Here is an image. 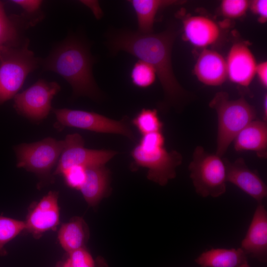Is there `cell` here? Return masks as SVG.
<instances>
[{"mask_svg":"<svg viewBox=\"0 0 267 267\" xmlns=\"http://www.w3.org/2000/svg\"><path fill=\"white\" fill-rule=\"evenodd\" d=\"M86 178L80 188L89 206L96 205L105 195L109 184V171L105 165L85 167Z\"/></svg>","mask_w":267,"mask_h":267,"instance_id":"cell-19","label":"cell"},{"mask_svg":"<svg viewBox=\"0 0 267 267\" xmlns=\"http://www.w3.org/2000/svg\"><path fill=\"white\" fill-rule=\"evenodd\" d=\"M250 1L247 0H223L220 5L222 13L228 18L241 17L249 8Z\"/></svg>","mask_w":267,"mask_h":267,"instance_id":"cell-26","label":"cell"},{"mask_svg":"<svg viewBox=\"0 0 267 267\" xmlns=\"http://www.w3.org/2000/svg\"><path fill=\"white\" fill-rule=\"evenodd\" d=\"M132 124L142 135L162 132L163 123L160 120L157 110L143 109L133 119Z\"/></svg>","mask_w":267,"mask_h":267,"instance_id":"cell-22","label":"cell"},{"mask_svg":"<svg viewBox=\"0 0 267 267\" xmlns=\"http://www.w3.org/2000/svg\"><path fill=\"white\" fill-rule=\"evenodd\" d=\"M64 146V140H57L51 137L19 145L15 148L17 166L42 178L48 177Z\"/></svg>","mask_w":267,"mask_h":267,"instance_id":"cell-7","label":"cell"},{"mask_svg":"<svg viewBox=\"0 0 267 267\" xmlns=\"http://www.w3.org/2000/svg\"><path fill=\"white\" fill-rule=\"evenodd\" d=\"M59 267H73L69 261L67 259L65 262H64Z\"/></svg>","mask_w":267,"mask_h":267,"instance_id":"cell-33","label":"cell"},{"mask_svg":"<svg viewBox=\"0 0 267 267\" xmlns=\"http://www.w3.org/2000/svg\"><path fill=\"white\" fill-rule=\"evenodd\" d=\"M11 1L20 6L28 13H33L37 11L42 3L41 0H14Z\"/></svg>","mask_w":267,"mask_h":267,"instance_id":"cell-30","label":"cell"},{"mask_svg":"<svg viewBox=\"0 0 267 267\" xmlns=\"http://www.w3.org/2000/svg\"><path fill=\"white\" fill-rule=\"evenodd\" d=\"M225 60L230 81L241 86H249L256 75L257 66L250 48L243 43H235L230 48Z\"/></svg>","mask_w":267,"mask_h":267,"instance_id":"cell-13","label":"cell"},{"mask_svg":"<svg viewBox=\"0 0 267 267\" xmlns=\"http://www.w3.org/2000/svg\"><path fill=\"white\" fill-rule=\"evenodd\" d=\"M68 260L73 267H94L93 259L84 247L69 253Z\"/></svg>","mask_w":267,"mask_h":267,"instance_id":"cell-28","label":"cell"},{"mask_svg":"<svg viewBox=\"0 0 267 267\" xmlns=\"http://www.w3.org/2000/svg\"><path fill=\"white\" fill-rule=\"evenodd\" d=\"M17 38L16 26L4 11L0 12V49L4 46L15 44Z\"/></svg>","mask_w":267,"mask_h":267,"instance_id":"cell-25","label":"cell"},{"mask_svg":"<svg viewBox=\"0 0 267 267\" xmlns=\"http://www.w3.org/2000/svg\"><path fill=\"white\" fill-rule=\"evenodd\" d=\"M182 22L185 38L196 47H206L215 43L220 37L219 26L207 17H187Z\"/></svg>","mask_w":267,"mask_h":267,"instance_id":"cell-16","label":"cell"},{"mask_svg":"<svg viewBox=\"0 0 267 267\" xmlns=\"http://www.w3.org/2000/svg\"><path fill=\"white\" fill-rule=\"evenodd\" d=\"M135 12L138 30L143 34L153 33L155 17L161 9L179 2L174 0H129Z\"/></svg>","mask_w":267,"mask_h":267,"instance_id":"cell-20","label":"cell"},{"mask_svg":"<svg viewBox=\"0 0 267 267\" xmlns=\"http://www.w3.org/2000/svg\"><path fill=\"white\" fill-rule=\"evenodd\" d=\"M93 62L86 44L77 38L70 37L53 50L44 66L66 80L75 95L98 100L102 95L93 76Z\"/></svg>","mask_w":267,"mask_h":267,"instance_id":"cell-2","label":"cell"},{"mask_svg":"<svg viewBox=\"0 0 267 267\" xmlns=\"http://www.w3.org/2000/svg\"><path fill=\"white\" fill-rule=\"evenodd\" d=\"M267 97L266 95L264 97L263 102V121L267 122Z\"/></svg>","mask_w":267,"mask_h":267,"instance_id":"cell-32","label":"cell"},{"mask_svg":"<svg viewBox=\"0 0 267 267\" xmlns=\"http://www.w3.org/2000/svg\"><path fill=\"white\" fill-rule=\"evenodd\" d=\"M24 222L3 216H0V255L7 253L4 246L25 230Z\"/></svg>","mask_w":267,"mask_h":267,"instance_id":"cell-23","label":"cell"},{"mask_svg":"<svg viewBox=\"0 0 267 267\" xmlns=\"http://www.w3.org/2000/svg\"><path fill=\"white\" fill-rule=\"evenodd\" d=\"M226 182H229L254 198L258 204L262 203L267 196V186L259 174L250 170L243 158L239 157L233 162L223 159Z\"/></svg>","mask_w":267,"mask_h":267,"instance_id":"cell-11","label":"cell"},{"mask_svg":"<svg viewBox=\"0 0 267 267\" xmlns=\"http://www.w3.org/2000/svg\"><path fill=\"white\" fill-rule=\"evenodd\" d=\"M240 248L247 256L267 262V212L262 203L258 204Z\"/></svg>","mask_w":267,"mask_h":267,"instance_id":"cell-14","label":"cell"},{"mask_svg":"<svg viewBox=\"0 0 267 267\" xmlns=\"http://www.w3.org/2000/svg\"><path fill=\"white\" fill-rule=\"evenodd\" d=\"M256 74L264 87L267 86V62L264 61L257 64Z\"/></svg>","mask_w":267,"mask_h":267,"instance_id":"cell-31","label":"cell"},{"mask_svg":"<svg viewBox=\"0 0 267 267\" xmlns=\"http://www.w3.org/2000/svg\"><path fill=\"white\" fill-rule=\"evenodd\" d=\"M165 141L162 132L142 135L131 152L134 166L147 168L148 179L161 186L176 177V168L182 162L179 152L167 150Z\"/></svg>","mask_w":267,"mask_h":267,"instance_id":"cell-3","label":"cell"},{"mask_svg":"<svg viewBox=\"0 0 267 267\" xmlns=\"http://www.w3.org/2000/svg\"><path fill=\"white\" fill-rule=\"evenodd\" d=\"M188 170L195 190L201 197L217 198L226 192L225 167L221 157L216 153L197 146Z\"/></svg>","mask_w":267,"mask_h":267,"instance_id":"cell-6","label":"cell"},{"mask_svg":"<svg viewBox=\"0 0 267 267\" xmlns=\"http://www.w3.org/2000/svg\"><path fill=\"white\" fill-rule=\"evenodd\" d=\"M198 80L204 85L219 86L227 78L226 60L220 53L204 49L200 54L194 67Z\"/></svg>","mask_w":267,"mask_h":267,"instance_id":"cell-15","label":"cell"},{"mask_svg":"<svg viewBox=\"0 0 267 267\" xmlns=\"http://www.w3.org/2000/svg\"><path fill=\"white\" fill-rule=\"evenodd\" d=\"M218 116V130L216 154L222 157L236 135L256 118V111L242 97L230 100L227 93L217 92L209 103Z\"/></svg>","mask_w":267,"mask_h":267,"instance_id":"cell-4","label":"cell"},{"mask_svg":"<svg viewBox=\"0 0 267 267\" xmlns=\"http://www.w3.org/2000/svg\"><path fill=\"white\" fill-rule=\"evenodd\" d=\"M175 35L171 29L148 34L113 29L107 35L106 44L112 53L124 51L153 67L164 90L165 106L180 110L192 97L179 84L173 71L171 53Z\"/></svg>","mask_w":267,"mask_h":267,"instance_id":"cell-1","label":"cell"},{"mask_svg":"<svg viewBox=\"0 0 267 267\" xmlns=\"http://www.w3.org/2000/svg\"><path fill=\"white\" fill-rule=\"evenodd\" d=\"M233 141L236 151H254L259 157L266 158L267 122L256 119L252 121L236 135Z\"/></svg>","mask_w":267,"mask_h":267,"instance_id":"cell-17","label":"cell"},{"mask_svg":"<svg viewBox=\"0 0 267 267\" xmlns=\"http://www.w3.org/2000/svg\"><path fill=\"white\" fill-rule=\"evenodd\" d=\"M88 234L84 221L76 217L62 224L58 231V239L62 248L69 253L83 247Z\"/></svg>","mask_w":267,"mask_h":267,"instance_id":"cell-21","label":"cell"},{"mask_svg":"<svg viewBox=\"0 0 267 267\" xmlns=\"http://www.w3.org/2000/svg\"><path fill=\"white\" fill-rule=\"evenodd\" d=\"M3 6L1 2H0V12L3 11Z\"/></svg>","mask_w":267,"mask_h":267,"instance_id":"cell-34","label":"cell"},{"mask_svg":"<svg viewBox=\"0 0 267 267\" xmlns=\"http://www.w3.org/2000/svg\"><path fill=\"white\" fill-rule=\"evenodd\" d=\"M59 222L58 193L50 191L30 211L26 222V228L35 237L54 230Z\"/></svg>","mask_w":267,"mask_h":267,"instance_id":"cell-12","label":"cell"},{"mask_svg":"<svg viewBox=\"0 0 267 267\" xmlns=\"http://www.w3.org/2000/svg\"><path fill=\"white\" fill-rule=\"evenodd\" d=\"M61 175L68 186L79 190L85 179V168L79 166H73L64 171Z\"/></svg>","mask_w":267,"mask_h":267,"instance_id":"cell-27","label":"cell"},{"mask_svg":"<svg viewBox=\"0 0 267 267\" xmlns=\"http://www.w3.org/2000/svg\"><path fill=\"white\" fill-rule=\"evenodd\" d=\"M157 77L155 69L150 65L138 60L133 67L131 78L133 84L140 88H146L151 86Z\"/></svg>","mask_w":267,"mask_h":267,"instance_id":"cell-24","label":"cell"},{"mask_svg":"<svg viewBox=\"0 0 267 267\" xmlns=\"http://www.w3.org/2000/svg\"><path fill=\"white\" fill-rule=\"evenodd\" d=\"M60 89L59 85L56 82L39 80L22 92L15 95L14 108L30 119L41 120L49 114L51 100Z\"/></svg>","mask_w":267,"mask_h":267,"instance_id":"cell-9","label":"cell"},{"mask_svg":"<svg viewBox=\"0 0 267 267\" xmlns=\"http://www.w3.org/2000/svg\"><path fill=\"white\" fill-rule=\"evenodd\" d=\"M249 8L258 17L259 21L265 23L267 21V0H254L250 1Z\"/></svg>","mask_w":267,"mask_h":267,"instance_id":"cell-29","label":"cell"},{"mask_svg":"<svg viewBox=\"0 0 267 267\" xmlns=\"http://www.w3.org/2000/svg\"><path fill=\"white\" fill-rule=\"evenodd\" d=\"M58 123L64 127H75L100 133L116 134L133 140V132L125 123L93 112L70 109L53 110Z\"/></svg>","mask_w":267,"mask_h":267,"instance_id":"cell-8","label":"cell"},{"mask_svg":"<svg viewBox=\"0 0 267 267\" xmlns=\"http://www.w3.org/2000/svg\"><path fill=\"white\" fill-rule=\"evenodd\" d=\"M200 267H251L248 256L238 248H212L201 253L195 260Z\"/></svg>","mask_w":267,"mask_h":267,"instance_id":"cell-18","label":"cell"},{"mask_svg":"<svg viewBox=\"0 0 267 267\" xmlns=\"http://www.w3.org/2000/svg\"><path fill=\"white\" fill-rule=\"evenodd\" d=\"M38 65V59L28 49V42L0 49V106L17 94L28 75Z\"/></svg>","mask_w":267,"mask_h":267,"instance_id":"cell-5","label":"cell"},{"mask_svg":"<svg viewBox=\"0 0 267 267\" xmlns=\"http://www.w3.org/2000/svg\"><path fill=\"white\" fill-rule=\"evenodd\" d=\"M65 146L58 161L54 175H61L73 166L87 167L105 165L117 152L109 150L88 149L84 147V140L79 134H68L65 140Z\"/></svg>","mask_w":267,"mask_h":267,"instance_id":"cell-10","label":"cell"}]
</instances>
